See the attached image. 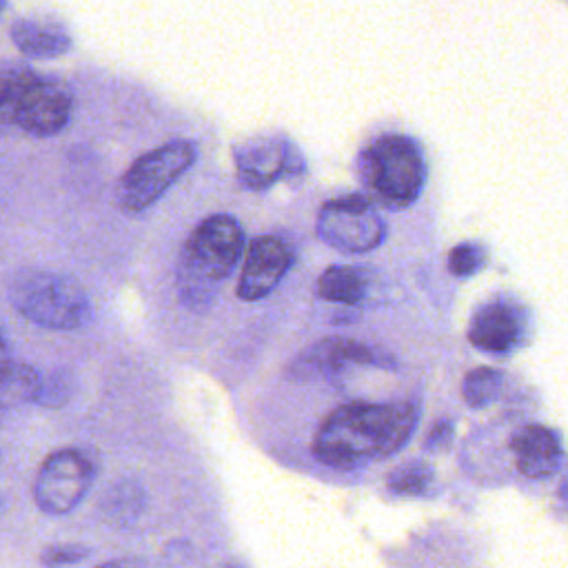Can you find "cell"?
Here are the masks:
<instances>
[{"mask_svg":"<svg viewBox=\"0 0 568 568\" xmlns=\"http://www.w3.org/2000/svg\"><path fill=\"white\" fill-rule=\"evenodd\" d=\"M510 450L515 455L519 473L528 479L552 477L564 459L557 430L544 424H526L517 428L510 437Z\"/></svg>","mask_w":568,"mask_h":568,"instance_id":"cell-13","label":"cell"},{"mask_svg":"<svg viewBox=\"0 0 568 568\" xmlns=\"http://www.w3.org/2000/svg\"><path fill=\"white\" fill-rule=\"evenodd\" d=\"M4 9H7V4H4V2H0V13H2Z\"/></svg>","mask_w":568,"mask_h":568,"instance_id":"cell-28","label":"cell"},{"mask_svg":"<svg viewBox=\"0 0 568 568\" xmlns=\"http://www.w3.org/2000/svg\"><path fill=\"white\" fill-rule=\"evenodd\" d=\"M382 366L393 368L395 359L388 353H382L368 344L324 337L306 346L286 368V377L293 382H315L337 377L346 366Z\"/></svg>","mask_w":568,"mask_h":568,"instance_id":"cell-9","label":"cell"},{"mask_svg":"<svg viewBox=\"0 0 568 568\" xmlns=\"http://www.w3.org/2000/svg\"><path fill=\"white\" fill-rule=\"evenodd\" d=\"M488 253L479 242H459L448 253V271L455 277H470L486 266Z\"/></svg>","mask_w":568,"mask_h":568,"instance_id":"cell-20","label":"cell"},{"mask_svg":"<svg viewBox=\"0 0 568 568\" xmlns=\"http://www.w3.org/2000/svg\"><path fill=\"white\" fill-rule=\"evenodd\" d=\"M317 237L342 253H368L386 240V222L375 204L359 193L326 200L315 217Z\"/></svg>","mask_w":568,"mask_h":568,"instance_id":"cell-6","label":"cell"},{"mask_svg":"<svg viewBox=\"0 0 568 568\" xmlns=\"http://www.w3.org/2000/svg\"><path fill=\"white\" fill-rule=\"evenodd\" d=\"M233 158L240 184L251 191H264L284 175L306 171L302 151L286 138H251L233 149Z\"/></svg>","mask_w":568,"mask_h":568,"instance_id":"cell-8","label":"cell"},{"mask_svg":"<svg viewBox=\"0 0 568 568\" xmlns=\"http://www.w3.org/2000/svg\"><path fill=\"white\" fill-rule=\"evenodd\" d=\"M453 430H455L453 419H437L433 424V428L428 430V435H426L424 448L430 450V453H439V450L448 448V444L453 439Z\"/></svg>","mask_w":568,"mask_h":568,"instance_id":"cell-23","label":"cell"},{"mask_svg":"<svg viewBox=\"0 0 568 568\" xmlns=\"http://www.w3.org/2000/svg\"><path fill=\"white\" fill-rule=\"evenodd\" d=\"M73 390H75V379L69 371H51L47 375L42 373L33 404L47 406V408H60L71 399Z\"/></svg>","mask_w":568,"mask_h":568,"instance_id":"cell-19","label":"cell"},{"mask_svg":"<svg viewBox=\"0 0 568 568\" xmlns=\"http://www.w3.org/2000/svg\"><path fill=\"white\" fill-rule=\"evenodd\" d=\"M98 568H140L138 564L129 561V559H115V561H106V564H100Z\"/></svg>","mask_w":568,"mask_h":568,"instance_id":"cell-25","label":"cell"},{"mask_svg":"<svg viewBox=\"0 0 568 568\" xmlns=\"http://www.w3.org/2000/svg\"><path fill=\"white\" fill-rule=\"evenodd\" d=\"M197 160L193 140H171L135 158L115 186V202L126 213L153 206Z\"/></svg>","mask_w":568,"mask_h":568,"instance_id":"cell-5","label":"cell"},{"mask_svg":"<svg viewBox=\"0 0 568 568\" xmlns=\"http://www.w3.org/2000/svg\"><path fill=\"white\" fill-rule=\"evenodd\" d=\"M11 366H13V359H11L9 346H7V342H4V337H2V333H0V382L9 375Z\"/></svg>","mask_w":568,"mask_h":568,"instance_id":"cell-24","label":"cell"},{"mask_svg":"<svg viewBox=\"0 0 568 568\" xmlns=\"http://www.w3.org/2000/svg\"><path fill=\"white\" fill-rule=\"evenodd\" d=\"M71 111V93L58 80L36 75L22 95L16 129L33 138H53L69 124Z\"/></svg>","mask_w":568,"mask_h":568,"instance_id":"cell-11","label":"cell"},{"mask_svg":"<svg viewBox=\"0 0 568 568\" xmlns=\"http://www.w3.org/2000/svg\"><path fill=\"white\" fill-rule=\"evenodd\" d=\"M357 173L377 202L390 209H406L422 195L426 184L424 151L408 135L386 133L359 151Z\"/></svg>","mask_w":568,"mask_h":568,"instance_id":"cell-4","label":"cell"},{"mask_svg":"<svg viewBox=\"0 0 568 568\" xmlns=\"http://www.w3.org/2000/svg\"><path fill=\"white\" fill-rule=\"evenodd\" d=\"M433 479H435V473L430 464L422 459H413L390 470L386 486L395 495H426L428 488L433 486Z\"/></svg>","mask_w":568,"mask_h":568,"instance_id":"cell-18","label":"cell"},{"mask_svg":"<svg viewBox=\"0 0 568 568\" xmlns=\"http://www.w3.org/2000/svg\"><path fill=\"white\" fill-rule=\"evenodd\" d=\"M373 275L364 268L348 266V264H333L328 266L315 282V293L320 300L357 306L364 304L371 295Z\"/></svg>","mask_w":568,"mask_h":568,"instance_id":"cell-15","label":"cell"},{"mask_svg":"<svg viewBox=\"0 0 568 568\" xmlns=\"http://www.w3.org/2000/svg\"><path fill=\"white\" fill-rule=\"evenodd\" d=\"M293 264L291 246L277 235L255 237L244 255V266L237 282V297L257 302L266 297Z\"/></svg>","mask_w":568,"mask_h":568,"instance_id":"cell-12","label":"cell"},{"mask_svg":"<svg viewBox=\"0 0 568 568\" xmlns=\"http://www.w3.org/2000/svg\"><path fill=\"white\" fill-rule=\"evenodd\" d=\"M89 555V548L80 544H62V546H49L42 550L40 559L47 568H60L69 564H78Z\"/></svg>","mask_w":568,"mask_h":568,"instance_id":"cell-22","label":"cell"},{"mask_svg":"<svg viewBox=\"0 0 568 568\" xmlns=\"http://www.w3.org/2000/svg\"><path fill=\"white\" fill-rule=\"evenodd\" d=\"M40 377L42 373L29 364H16L11 366L9 375L0 382V386L9 393V397H13L16 402H36L38 395V386H40Z\"/></svg>","mask_w":568,"mask_h":568,"instance_id":"cell-21","label":"cell"},{"mask_svg":"<svg viewBox=\"0 0 568 568\" xmlns=\"http://www.w3.org/2000/svg\"><path fill=\"white\" fill-rule=\"evenodd\" d=\"M226 568H244V566H242V564H229Z\"/></svg>","mask_w":568,"mask_h":568,"instance_id":"cell-27","label":"cell"},{"mask_svg":"<svg viewBox=\"0 0 568 568\" xmlns=\"http://www.w3.org/2000/svg\"><path fill=\"white\" fill-rule=\"evenodd\" d=\"M93 464L78 448H58L49 453L33 479V501L47 515L71 513L93 484Z\"/></svg>","mask_w":568,"mask_h":568,"instance_id":"cell-7","label":"cell"},{"mask_svg":"<svg viewBox=\"0 0 568 568\" xmlns=\"http://www.w3.org/2000/svg\"><path fill=\"white\" fill-rule=\"evenodd\" d=\"M417 422L413 402H348L322 419L311 450L328 468L353 470L402 450Z\"/></svg>","mask_w":568,"mask_h":568,"instance_id":"cell-1","label":"cell"},{"mask_svg":"<svg viewBox=\"0 0 568 568\" xmlns=\"http://www.w3.org/2000/svg\"><path fill=\"white\" fill-rule=\"evenodd\" d=\"M528 331V315L515 300L495 297L477 306L468 324V342L490 355H510Z\"/></svg>","mask_w":568,"mask_h":568,"instance_id":"cell-10","label":"cell"},{"mask_svg":"<svg viewBox=\"0 0 568 568\" xmlns=\"http://www.w3.org/2000/svg\"><path fill=\"white\" fill-rule=\"evenodd\" d=\"M504 388V373L493 366H477L466 373L462 382V399L470 408H486L499 399Z\"/></svg>","mask_w":568,"mask_h":568,"instance_id":"cell-17","label":"cell"},{"mask_svg":"<svg viewBox=\"0 0 568 568\" xmlns=\"http://www.w3.org/2000/svg\"><path fill=\"white\" fill-rule=\"evenodd\" d=\"M38 73L20 62L0 64V133L16 129V115L27 87Z\"/></svg>","mask_w":568,"mask_h":568,"instance_id":"cell-16","label":"cell"},{"mask_svg":"<svg viewBox=\"0 0 568 568\" xmlns=\"http://www.w3.org/2000/svg\"><path fill=\"white\" fill-rule=\"evenodd\" d=\"M7 295L24 320L47 331H75L91 320L87 291L62 273L20 268L11 275Z\"/></svg>","mask_w":568,"mask_h":568,"instance_id":"cell-3","label":"cell"},{"mask_svg":"<svg viewBox=\"0 0 568 568\" xmlns=\"http://www.w3.org/2000/svg\"><path fill=\"white\" fill-rule=\"evenodd\" d=\"M4 413H7V410H4V404H2V402H0V424H2V422H4Z\"/></svg>","mask_w":568,"mask_h":568,"instance_id":"cell-26","label":"cell"},{"mask_svg":"<svg viewBox=\"0 0 568 568\" xmlns=\"http://www.w3.org/2000/svg\"><path fill=\"white\" fill-rule=\"evenodd\" d=\"M11 40L20 53L27 58L49 60L60 58L71 49L69 31L53 20H36V18H18L11 24Z\"/></svg>","mask_w":568,"mask_h":568,"instance_id":"cell-14","label":"cell"},{"mask_svg":"<svg viewBox=\"0 0 568 568\" xmlns=\"http://www.w3.org/2000/svg\"><path fill=\"white\" fill-rule=\"evenodd\" d=\"M244 248V231L233 215L213 213L204 217L186 237L178 260L175 277L182 304L195 313L206 311L220 282L233 273Z\"/></svg>","mask_w":568,"mask_h":568,"instance_id":"cell-2","label":"cell"}]
</instances>
